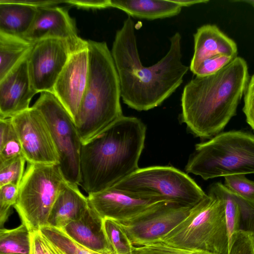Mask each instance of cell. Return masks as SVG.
<instances>
[{
  "instance_id": "obj_7",
  "label": "cell",
  "mask_w": 254,
  "mask_h": 254,
  "mask_svg": "<svg viewBox=\"0 0 254 254\" xmlns=\"http://www.w3.org/2000/svg\"><path fill=\"white\" fill-rule=\"evenodd\" d=\"M66 182L59 164L28 163L13 207L30 232L48 226L52 208Z\"/></svg>"
},
{
  "instance_id": "obj_32",
  "label": "cell",
  "mask_w": 254,
  "mask_h": 254,
  "mask_svg": "<svg viewBox=\"0 0 254 254\" xmlns=\"http://www.w3.org/2000/svg\"><path fill=\"white\" fill-rule=\"evenodd\" d=\"M30 254H64L52 243L40 230L30 233Z\"/></svg>"
},
{
  "instance_id": "obj_16",
  "label": "cell",
  "mask_w": 254,
  "mask_h": 254,
  "mask_svg": "<svg viewBox=\"0 0 254 254\" xmlns=\"http://www.w3.org/2000/svg\"><path fill=\"white\" fill-rule=\"evenodd\" d=\"M28 55L0 80V119L12 118L29 108L37 94L29 76Z\"/></svg>"
},
{
  "instance_id": "obj_2",
  "label": "cell",
  "mask_w": 254,
  "mask_h": 254,
  "mask_svg": "<svg viewBox=\"0 0 254 254\" xmlns=\"http://www.w3.org/2000/svg\"><path fill=\"white\" fill-rule=\"evenodd\" d=\"M146 127L139 119L122 116L83 142L79 185L89 194L113 187L139 168Z\"/></svg>"
},
{
  "instance_id": "obj_13",
  "label": "cell",
  "mask_w": 254,
  "mask_h": 254,
  "mask_svg": "<svg viewBox=\"0 0 254 254\" xmlns=\"http://www.w3.org/2000/svg\"><path fill=\"white\" fill-rule=\"evenodd\" d=\"M89 73L87 44L72 52L55 84L53 93L73 120L84 96Z\"/></svg>"
},
{
  "instance_id": "obj_14",
  "label": "cell",
  "mask_w": 254,
  "mask_h": 254,
  "mask_svg": "<svg viewBox=\"0 0 254 254\" xmlns=\"http://www.w3.org/2000/svg\"><path fill=\"white\" fill-rule=\"evenodd\" d=\"M191 208L167 202L155 212L138 221L120 223L134 246H144L160 242L188 215Z\"/></svg>"
},
{
  "instance_id": "obj_8",
  "label": "cell",
  "mask_w": 254,
  "mask_h": 254,
  "mask_svg": "<svg viewBox=\"0 0 254 254\" xmlns=\"http://www.w3.org/2000/svg\"><path fill=\"white\" fill-rule=\"evenodd\" d=\"M113 187L141 197L190 207L207 194L187 174L171 166L139 168Z\"/></svg>"
},
{
  "instance_id": "obj_34",
  "label": "cell",
  "mask_w": 254,
  "mask_h": 254,
  "mask_svg": "<svg viewBox=\"0 0 254 254\" xmlns=\"http://www.w3.org/2000/svg\"><path fill=\"white\" fill-rule=\"evenodd\" d=\"M243 111L246 121L254 132V73L250 78L244 95Z\"/></svg>"
},
{
  "instance_id": "obj_9",
  "label": "cell",
  "mask_w": 254,
  "mask_h": 254,
  "mask_svg": "<svg viewBox=\"0 0 254 254\" xmlns=\"http://www.w3.org/2000/svg\"><path fill=\"white\" fill-rule=\"evenodd\" d=\"M44 117L59 157V165L67 182L79 185L82 141L70 115L51 92L41 93L33 105Z\"/></svg>"
},
{
  "instance_id": "obj_39",
  "label": "cell",
  "mask_w": 254,
  "mask_h": 254,
  "mask_svg": "<svg viewBox=\"0 0 254 254\" xmlns=\"http://www.w3.org/2000/svg\"><path fill=\"white\" fill-rule=\"evenodd\" d=\"M233 2H245L249 4L254 8V0H233Z\"/></svg>"
},
{
  "instance_id": "obj_5",
  "label": "cell",
  "mask_w": 254,
  "mask_h": 254,
  "mask_svg": "<svg viewBox=\"0 0 254 254\" xmlns=\"http://www.w3.org/2000/svg\"><path fill=\"white\" fill-rule=\"evenodd\" d=\"M186 170L204 180L254 174V135L231 130L196 144Z\"/></svg>"
},
{
  "instance_id": "obj_19",
  "label": "cell",
  "mask_w": 254,
  "mask_h": 254,
  "mask_svg": "<svg viewBox=\"0 0 254 254\" xmlns=\"http://www.w3.org/2000/svg\"><path fill=\"white\" fill-rule=\"evenodd\" d=\"M89 207L87 197L78 185L67 182L59 194L50 213L48 226L63 229L80 219Z\"/></svg>"
},
{
  "instance_id": "obj_26",
  "label": "cell",
  "mask_w": 254,
  "mask_h": 254,
  "mask_svg": "<svg viewBox=\"0 0 254 254\" xmlns=\"http://www.w3.org/2000/svg\"><path fill=\"white\" fill-rule=\"evenodd\" d=\"M40 231L64 254H101L78 244L62 229L46 226L41 228Z\"/></svg>"
},
{
  "instance_id": "obj_38",
  "label": "cell",
  "mask_w": 254,
  "mask_h": 254,
  "mask_svg": "<svg viewBox=\"0 0 254 254\" xmlns=\"http://www.w3.org/2000/svg\"><path fill=\"white\" fill-rule=\"evenodd\" d=\"M190 254H214L210 252L201 251V250H193L191 251Z\"/></svg>"
},
{
  "instance_id": "obj_30",
  "label": "cell",
  "mask_w": 254,
  "mask_h": 254,
  "mask_svg": "<svg viewBox=\"0 0 254 254\" xmlns=\"http://www.w3.org/2000/svg\"><path fill=\"white\" fill-rule=\"evenodd\" d=\"M19 187L7 184L0 187V226L3 225L7 220L11 207L16 203L18 195Z\"/></svg>"
},
{
  "instance_id": "obj_18",
  "label": "cell",
  "mask_w": 254,
  "mask_h": 254,
  "mask_svg": "<svg viewBox=\"0 0 254 254\" xmlns=\"http://www.w3.org/2000/svg\"><path fill=\"white\" fill-rule=\"evenodd\" d=\"M63 230L72 240L87 249L101 254H114L104 231L102 219L89 205L83 216Z\"/></svg>"
},
{
  "instance_id": "obj_11",
  "label": "cell",
  "mask_w": 254,
  "mask_h": 254,
  "mask_svg": "<svg viewBox=\"0 0 254 254\" xmlns=\"http://www.w3.org/2000/svg\"><path fill=\"white\" fill-rule=\"evenodd\" d=\"M90 206L102 218L123 224L138 221L157 210L167 201L141 197L114 187L89 194Z\"/></svg>"
},
{
  "instance_id": "obj_15",
  "label": "cell",
  "mask_w": 254,
  "mask_h": 254,
  "mask_svg": "<svg viewBox=\"0 0 254 254\" xmlns=\"http://www.w3.org/2000/svg\"><path fill=\"white\" fill-rule=\"evenodd\" d=\"M50 38L66 41L74 50L87 44L78 36L74 20L66 9L56 6L38 7L24 39L35 44Z\"/></svg>"
},
{
  "instance_id": "obj_1",
  "label": "cell",
  "mask_w": 254,
  "mask_h": 254,
  "mask_svg": "<svg viewBox=\"0 0 254 254\" xmlns=\"http://www.w3.org/2000/svg\"><path fill=\"white\" fill-rule=\"evenodd\" d=\"M182 37L170 38L167 54L155 64H142L138 51L135 25L128 16L116 33L111 53L119 76L123 102L137 111L161 105L182 84L190 67L182 61Z\"/></svg>"
},
{
  "instance_id": "obj_23",
  "label": "cell",
  "mask_w": 254,
  "mask_h": 254,
  "mask_svg": "<svg viewBox=\"0 0 254 254\" xmlns=\"http://www.w3.org/2000/svg\"><path fill=\"white\" fill-rule=\"evenodd\" d=\"M208 192L221 199L225 207V216L229 243L233 234L240 230L241 209L236 195L231 192L221 182L212 184Z\"/></svg>"
},
{
  "instance_id": "obj_28",
  "label": "cell",
  "mask_w": 254,
  "mask_h": 254,
  "mask_svg": "<svg viewBox=\"0 0 254 254\" xmlns=\"http://www.w3.org/2000/svg\"><path fill=\"white\" fill-rule=\"evenodd\" d=\"M226 188L232 193L246 200L254 202V181L247 179L244 174L224 177Z\"/></svg>"
},
{
  "instance_id": "obj_29",
  "label": "cell",
  "mask_w": 254,
  "mask_h": 254,
  "mask_svg": "<svg viewBox=\"0 0 254 254\" xmlns=\"http://www.w3.org/2000/svg\"><path fill=\"white\" fill-rule=\"evenodd\" d=\"M228 254H254V233L240 230L229 243Z\"/></svg>"
},
{
  "instance_id": "obj_4",
  "label": "cell",
  "mask_w": 254,
  "mask_h": 254,
  "mask_svg": "<svg viewBox=\"0 0 254 254\" xmlns=\"http://www.w3.org/2000/svg\"><path fill=\"white\" fill-rule=\"evenodd\" d=\"M89 73L74 121L82 143L123 116L121 89L111 52L105 42L87 41Z\"/></svg>"
},
{
  "instance_id": "obj_20",
  "label": "cell",
  "mask_w": 254,
  "mask_h": 254,
  "mask_svg": "<svg viewBox=\"0 0 254 254\" xmlns=\"http://www.w3.org/2000/svg\"><path fill=\"white\" fill-rule=\"evenodd\" d=\"M38 8L24 0H0V32L24 38Z\"/></svg>"
},
{
  "instance_id": "obj_33",
  "label": "cell",
  "mask_w": 254,
  "mask_h": 254,
  "mask_svg": "<svg viewBox=\"0 0 254 254\" xmlns=\"http://www.w3.org/2000/svg\"><path fill=\"white\" fill-rule=\"evenodd\" d=\"M191 251L178 249L160 242L134 246L131 254H190Z\"/></svg>"
},
{
  "instance_id": "obj_12",
  "label": "cell",
  "mask_w": 254,
  "mask_h": 254,
  "mask_svg": "<svg viewBox=\"0 0 254 254\" xmlns=\"http://www.w3.org/2000/svg\"><path fill=\"white\" fill-rule=\"evenodd\" d=\"M74 50L68 42L59 39H46L34 44L28 57V68L37 93L53 92L57 79Z\"/></svg>"
},
{
  "instance_id": "obj_27",
  "label": "cell",
  "mask_w": 254,
  "mask_h": 254,
  "mask_svg": "<svg viewBox=\"0 0 254 254\" xmlns=\"http://www.w3.org/2000/svg\"><path fill=\"white\" fill-rule=\"evenodd\" d=\"M26 160L23 155L0 163V187L7 184L19 186Z\"/></svg>"
},
{
  "instance_id": "obj_10",
  "label": "cell",
  "mask_w": 254,
  "mask_h": 254,
  "mask_svg": "<svg viewBox=\"0 0 254 254\" xmlns=\"http://www.w3.org/2000/svg\"><path fill=\"white\" fill-rule=\"evenodd\" d=\"M10 118L28 163L59 164L49 127L39 110L32 106Z\"/></svg>"
},
{
  "instance_id": "obj_24",
  "label": "cell",
  "mask_w": 254,
  "mask_h": 254,
  "mask_svg": "<svg viewBox=\"0 0 254 254\" xmlns=\"http://www.w3.org/2000/svg\"><path fill=\"white\" fill-rule=\"evenodd\" d=\"M31 232L23 224L0 229V254H30Z\"/></svg>"
},
{
  "instance_id": "obj_3",
  "label": "cell",
  "mask_w": 254,
  "mask_h": 254,
  "mask_svg": "<svg viewBox=\"0 0 254 254\" xmlns=\"http://www.w3.org/2000/svg\"><path fill=\"white\" fill-rule=\"evenodd\" d=\"M250 78L247 62L238 56L214 74L195 76L182 92V122L200 138L221 132L236 115Z\"/></svg>"
},
{
  "instance_id": "obj_36",
  "label": "cell",
  "mask_w": 254,
  "mask_h": 254,
  "mask_svg": "<svg viewBox=\"0 0 254 254\" xmlns=\"http://www.w3.org/2000/svg\"><path fill=\"white\" fill-rule=\"evenodd\" d=\"M65 3L79 8L86 9H103L111 7L110 0H66Z\"/></svg>"
},
{
  "instance_id": "obj_17",
  "label": "cell",
  "mask_w": 254,
  "mask_h": 254,
  "mask_svg": "<svg viewBox=\"0 0 254 254\" xmlns=\"http://www.w3.org/2000/svg\"><path fill=\"white\" fill-rule=\"evenodd\" d=\"M194 53L190 69L193 73L205 60L218 55L237 57L236 42L215 24H205L193 34Z\"/></svg>"
},
{
  "instance_id": "obj_35",
  "label": "cell",
  "mask_w": 254,
  "mask_h": 254,
  "mask_svg": "<svg viewBox=\"0 0 254 254\" xmlns=\"http://www.w3.org/2000/svg\"><path fill=\"white\" fill-rule=\"evenodd\" d=\"M23 154L22 148L17 135L0 147V163Z\"/></svg>"
},
{
  "instance_id": "obj_37",
  "label": "cell",
  "mask_w": 254,
  "mask_h": 254,
  "mask_svg": "<svg viewBox=\"0 0 254 254\" xmlns=\"http://www.w3.org/2000/svg\"><path fill=\"white\" fill-rule=\"evenodd\" d=\"M182 7H188L200 3H206L209 1L208 0H171Z\"/></svg>"
},
{
  "instance_id": "obj_22",
  "label": "cell",
  "mask_w": 254,
  "mask_h": 254,
  "mask_svg": "<svg viewBox=\"0 0 254 254\" xmlns=\"http://www.w3.org/2000/svg\"><path fill=\"white\" fill-rule=\"evenodd\" d=\"M34 44L0 32V80L25 58Z\"/></svg>"
},
{
  "instance_id": "obj_21",
  "label": "cell",
  "mask_w": 254,
  "mask_h": 254,
  "mask_svg": "<svg viewBox=\"0 0 254 254\" xmlns=\"http://www.w3.org/2000/svg\"><path fill=\"white\" fill-rule=\"evenodd\" d=\"M111 7L119 9L129 16L155 20L178 15L182 7L171 0H110Z\"/></svg>"
},
{
  "instance_id": "obj_31",
  "label": "cell",
  "mask_w": 254,
  "mask_h": 254,
  "mask_svg": "<svg viewBox=\"0 0 254 254\" xmlns=\"http://www.w3.org/2000/svg\"><path fill=\"white\" fill-rule=\"evenodd\" d=\"M235 58L223 55L211 57L203 61L193 74L197 76H206L214 74L228 64Z\"/></svg>"
},
{
  "instance_id": "obj_25",
  "label": "cell",
  "mask_w": 254,
  "mask_h": 254,
  "mask_svg": "<svg viewBox=\"0 0 254 254\" xmlns=\"http://www.w3.org/2000/svg\"><path fill=\"white\" fill-rule=\"evenodd\" d=\"M103 228L108 244L114 254H131L134 246L120 222L104 218Z\"/></svg>"
},
{
  "instance_id": "obj_6",
  "label": "cell",
  "mask_w": 254,
  "mask_h": 254,
  "mask_svg": "<svg viewBox=\"0 0 254 254\" xmlns=\"http://www.w3.org/2000/svg\"><path fill=\"white\" fill-rule=\"evenodd\" d=\"M161 242L180 249L228 254L229 238L223 201L208 192Z\"/></svg>"
}]
</instances>
